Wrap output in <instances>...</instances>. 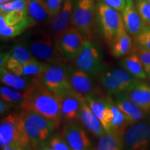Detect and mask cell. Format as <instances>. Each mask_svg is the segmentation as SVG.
Masks as SVG:
<instances>
[{
    "mask_svg": "<svg viewBox=\"0 0 150 150\" xmlns=\"http://www.w3.org/2000/svg\"><path fill=\"white\" fill-rule=\"evenodd\" d=\"M19 106L22 110H33L44 116L56 128H59L63 120L57 96L44 87L39 80L29 96Z\"/></svg>",
    "mask_w": 150,
    "mask_h": 150,
    "instance_id": "obj_1",
    "label": "cell"
},
{
    "mask_svg": "<svg viewBox=\"0 0 150 150\" xmlns=\"http://www.w3.org/2000/svg\"><path fill=\"white\" fill-rule=\"evenodd\" d=\"M0 147L3 150L31 149L21 114L11 113L1 120Z\"/></svg>",
    "mask_w": 150,
    "mask_h": 150,
    "instance_id": "obj_2",
    "label": "cell"
},
{
    "mask_svg": "<svg viewBox=\"0 0 150 150\" xmlns=\"http://www.w3.org/2000/svg\"><path fill=\"white\" fill-rule=\"evenodd\" d=\"M20 114L31 146L40 149L52 136L56 127L52 122L33 110H22Z\"/></svg>",
    "mask_w": 150,
    "mask_h": 150,
    "instance_id": "obj_3",
    "label": "cell"
},
{
    "mask_svg": "<svg viewBox=\"0 0 150 150\" xmlns=\"http://www.w3.org/2000/svg\"><path fill=\"white\" fill-rule=\"evenodd\" d=\"M27 42L33 56L37 60L50 65H65L67 62L56 45L55 38L48 33H45Z\"/></svg>",
    "mask_w": 150,
    "mask_h": 150,
    "instance_id": "obj_4",
    "label": "cell"
},
{
    "mask_svg": "<svg viewBox=\"0 0 150 150\" xmlns=\"http://www.w3.org/2000/svg\"><path fill=\"white\" fill-rule=\"evenodd\" d=\"M97 3L95 0H75L71 24L83 36L89 37L95 30Z\"/></svg>",
    "mask_w": 150,
    "mask_h": 150,
    "instance_id": "obj_5",
    "label": "cell"
},
{
    "mask_svg": "<svg viewBox=\"0 0 150 150\" xmlns=\"http://www.w3.org/2000/svg\"><path fill=\"white\" fill-rule=\"evenodd\" d=\"M96 19L103 37L110 45L123 24L122 14L100 1L97 3Z\"/></svg>",
    "mask_w": 150,
    "mask_h": 150,
    "instance_id": "obj_6",
    "label": "cell"
},
{
    "mask_svg": "<svg viewBox=\"0 0 150 150\" xmlns=\"http://www.w3.org/2000/svg\"><path fill=\"white\" fill-rule=\"evenodd\" d=\"M100 81L106 93L112 95L126 93L140 81L125 69L102 71L100 74Z\"/></svg>",
    "mask_w": 150,
    "mask_h": 150,
    "instance_id": "obj_7",
    "label": "cell"
},
{
    "mask_svg": "<svg viewBox=\"0 0 150 150\" xmlns=\"http://www.w3.org/2000/svg\"><path fill=\"white\" fill-rule=\"evenodd\" d=\"M75 66L84 71L91 77L101 74L104 70L101 50L95 43L86 39L83 49L74 61Z\"/></svg>",
    "mask_w": 150,
    "mask_h": 150,
    "instance_id": "obj_8",
    "label": "cell"
},
{
    "mask_svg": "<svg viewBox=\"0 0 150 150\" xmlns=\"http://www.w3.org/2000/svg\"><path fill=\"white\" fill-rule=\"evenodd\" d=\"M38 80L44 87L56 96L74 92L69 82L65 65H50L39 76Z\"/></svg>",
    "mask_w": 150,
    "mask_h": 150,
    "instance_id": "obj_9",
    "label": "cell"
},
{
    "mask_svg": "<svg viewBox=\"0 0 150 150\" xmlns=\"http://www.w3.org/2000/svg\"><path fill=\"white\" fill-rule=\"evenodd\" d=\"M54 38L58 48L67 62L76 59L83 49L86 40L83 35L73 26L69 27Z\"/></svg>",
    "mask_w": 150,
    "mask_h": 150,
    "instance_id": "obj_10",
    "label": "cell"
},
{
    "mask_svg": "<svg viewBox=\"0 0 150 150\" xmlns=\"http://www.w3.org/2000/svg\"><path fill=\"white\" fill-rule=\"evenodd\" d=\"M124 141L128 149H147L150 146V123L140 121L130 125L124 135Z\"/></svg>",
    "mask_w": 150,
    "mask_h": 150,
    "instance_id": "obj_11",
    "label": "cell"
},
{
    "mask_svg": "<svg viewBox=\"0 0 150 150\" xmlns=\"http://www.w3.org/2000/svg\"><path fill=\"white\" fill-rule=\"evenodd\" d=\"M67 74L71 88L75 93L86 99L95 94L91 76L75 65L67 66Z\"/></svg>",
    "mask_w": 150,
    "mask_h": 150,
    "instance_id": "obj_12",
    "label": "cell"
},
{
    "mask_svg": "<svg viewBox=\"0 0 150 150\" xmlns=\"http://www.w3.org/2000/svg\"><path fill=\"white\" fill-rule=\"evenodd\" d=\"M86 99L92 110L101 122L104 130L110 131L113 117V112L111 108L112 99L110 97L104 98L96 97L94 95L86 97Z\"/></svg>",
    "mask_w": 150,
    "mask_h": 150,
    "instance_id": "obj_13",
    "label": "cell"
},
{
    "mask_svg": "<svg viewBox=\"0 0 150 150\" xmlns=\"http://www.w3.org/2000/svg\"><path fill=\"white\" fill-rule=\"evenodd\" d=\"M63 136L72 150H88L93 147L84 129L74 122L70 123L65 127Z\"/></svg>",
    "mask_w": 150,
    "mask_h": 150,
    "instance_id": "obj_14",
    "label": "cell"
},
{
    "mask_svg": "<svg viewBox=\"0 0 150 150\" xmlns=\"http://www.w3.org/2000/svg\"><path fill=\"white\" fill-rule=\"evenodd\" d=\"M57 97L59 101L63 120L72 123L79 120L81 99L83 97L74 92L59 95Z\"/></svg>",
    "mask_w": 150,
    "mask_h": 150,
    "instance_id": "obj_15",
    "label": "cell"
},
{
    "mask_svg": "<svg viewBox=\"0 0 150 150\" xmlns=\"http://www.w3.org/2000/svg\"><path fill=\"white\" fill-rule=\"evenodd\" d=\"M114 102L126 116L129 125H134L145 117L147 113L129 98L126 93L114 95Z\"/></svg>",
    "mask_w": 150,
    "mask_h": 150,
    "instance_id": "obj_16",
    "label": "cell"
},
{
    "mask_svg": "<svg viewBox=\"0 0 150 150\" xmlns=\"http://www.w3.org/2000/svg\"><path fill=\"white\" fill-rule=\"evenodd\" d=\"M122 21L125 29L132 36H136L145 24L140 18L134 0H127V4L125 8L122 12Z\"/></svg>",
    "mask_w": 150,
    "mask_h": 150,
    "instance_id": "obj_17",
    "label": "cell"
},
{
    "mask_svg": "<svg viewBox=\"0 0 150 150\" xmlns=\"http://www.w3.org/2000/svg\"><path fill=\"white\" fill-rule=\"evenodd\" d=\"M79 120L95 136L100 138L106 132L101 122L92 110L85 98L81 99Z\"/></svg>",
    "mask_w": 150,
    "mask_h": 150,
    "instance_id": "obj_18",
    "label": "cell"
},
{
    "mask_svg": "<svg viewBox=\"0 0 150 150\" xmlns=\"http://www.w3.org/2000/svg\"><path fill=\"white\" fill-rule=\"evenodd\" d=\"M1 83L12 88L26 91L32 87L38 80V77L21 76L15 74L6 68H0Z\"/></svg>",
    "mask_w": 150,
    "mask_h": 150,
    "instance_id": "obj_19",
    "label": "cell"
},
{
    "mask_svg": "<svg viewBox=\"0 0 150 150\" xmlns=\"http://www.w3.org/2000/svg\"><path fill=\"white\" fill-rule=\"evenodd\" d=\"M50 65L48 63L35 59L24 63H9L6 65V68L21 76L39 77Z\"/></svg>",
    "mask_w": 150,
    "mask_h": 150,
    "instance_id": "obj_20",
    "label": "cell"
},
{
    "mask_svg": "<svg viewBox=\"0 0 150 150\" xmlns=\"http://www.w3.org/2000/svg\"><path fill=\"white\" fill-rule=\"evenodd\" d=\"M75 0H64L63 5L55 18L52 22V31L57 36L69 27L72 21Z\"/></svg>",
    "mask_w": 150,
    "mask_h": 150,
    "instance_id": "obj_21",
    "label": "cell"
},
{
    "mask_svg": "<svg viewBox=\"0 0 150 150\" xmlns=\"http://www.w3.org/2000/svg\"><path fill=\"white\" fill-rule=\"evenodd\" d=\"M110 45V53L113 57L115 58H121L128 55L132 50V38L125 29L124 23Z\"/></svg>",
    "mask_w": 150,
    "mask_h": 150,
    "instance_id": "obj_22",
    "label": "cell"
},
{
    "mask_svg": "<svg viewBox=\"0 0 150 150\" xmlns=\"http://www.w3.org/2000/svg\"><path fill=\"white\" fill-rule=\"evenodd\" d=\"M129 98L147 114L150 113V86L139 81L127 92Z\"/></svg>",
    "mask_w": 150,
    "mask_h": 150,
    "instance_id": "obj_23",
    "label": "cell"
},
{
    "mask_svg": "<svg viewBox=\"0 0 150 150\" xmlns=\"http://www.w3.org/2000/svg\"><path fill=\"white\" fill-rule=\"evenodd\" d=\"M120 65L138 79H146L148 76L137 52L129 54L120 61Z\"/></svg>",
    "mask_w": 150,
    "mask_h": 150,
    "instance_id": "obj_24",
    "label": "cell"
},
{
    "mask_svg": "<svg viewBox=\"0 0 150 150\" xmlns=\"http://www.w3.org/2000/svg\"><path fill=\"white\" fill-rule=\"evenodd\" d=\"M35 84L32 87L30 88L29 89L26 90V91H20V90L14 89L5 85L1 86L0 88L1 99L8 103L12 107L16 106V105L20 106L29 96Z\"/></svg>",
    "mask_w": 150,
    "mask_h": 150,
    "instance_id": "obj_25",
    "label": "cell"
},
{
    "mask_svg": "<svg viewBox=\"0 0 150 150\" xmlns=\"http://www.w3.org/2000/svg\"><path fill=\"white\" fill-rule=\"evenodd\" d=\"M125 147L124 136L115 131H106L99 138L96 149L97 150H120Z\"/></svg>",
    "mask_w": 150,
    "mask_h": 150,
    "instance_id": "obj_26",
    "label": "cell"
},
{
    "mask_svg": "<svg viewBox=\"0 0 150 150\" xmlns=\"http://www.w3.org/2000/svg\"><path fill=\"white\" fill-rule=\"evenodd\" d=\"M28 16L35 24L50 19L47 0H28Z\"/></svg>",
    "mask_w": 150,
    "mask_h": 150,
    "instance_id": "obj_27",
    "label": "cell"
},
{
    "mask_svg": "<svg viewBox=\"0 0 150 150\" xmlns=\"http://www.w3.org/2000/svg\"><path fill=\"white\" fill-rule=\"evenodd\" d=\"M35 59H36L31 53L27 42L24 41L17 43L11 49L6 65L9 63H24Z\"/></svg>",
    "mask_w": 150,
    "mask_h": 150,
    "instance_id": "obj_28",
    "label": "cell"
},
{
    "mask_svg": "<svg viewBox=\"0 0 150 150\" xmlns=\"http://www.w3.org/2000/svg\"><path fill=\"white\" fill-rule=\"evenodd\" d=\"M35 25L33 20L27 16L23 20L14 25L0 26V35L1 38H13L22 34L26 30Z\"/></svg>",
    "mask_w": 150,
    "mask_h": 150,
    "instance_id": "obj_29",
    "label": "cell"
},
{
    "mask_svg": "<svg viewBox=\"0 0 150 150\" xmlns=\"http://www.w3.org/2000/svg\"><path fill=\"white\" fill-rule=\"evenodd\" d=\"M111 108L113 112V117L110 125V131H115L124 136L128 126H130L129 122L125 114L115 104L114 100L111 102Z\"/></svg>",
    "mask_w": 150,
    "mask_h": 150,
    "instance_id": "obj_30",
    "label": "cell"
},
{
    "mask_svg": "<svg viewBox=\"0 0 150 150\" xmlns=\"http://www.w3.org/2000/svg\"><path fill=\"white\" fill-rule=\"evenodd\" d=\"M134 45L138 50H150V24L145 25L141 31L134 37Z\"/></svg>",
    "mask_w": 150,
    "mask_h": 150,
    "instance_id": "obj_31",
    "label": "cell"
},
{
    "mask_svg": "<svg viewBox=\"0 0 150 150\" xmlns=\"http://www.w3.org/2000/svg\"><path fill=\"white\" fill-rule=\"evenodd\" d=\"M40 149L45 150H69L71 149L63 136L52 135L50 139L41 147Z\"/></svg>",
    "mask_w": 150,
    "mask_h": 150,
    "instance_id": "obj_32",
    "label": "cell"
},
{
    "mask_svg": "<svg viewBox=\"0 0 150 150\" xmlns=\"http://www.w3.org/2000/svg\"><path fill=\"white\" fill-rule=\"evenodd\" d=\"M28 16L27 12L13 11L7 13L0 14V26L14 25Z\"/></svg>",
    "mask_w": 150,
    "mask_h": 150,
    "instance_id": "obj_33",
    "label": "cell"
},
{
    "mask_svg": "<svg viewBox=\"0 0 150 150\" xmlns=\"http://www.w3.org/2000/svg\"><path fill=\"white\" fill-rule=\"evenodd\" d=\"M13 11L28 13V0H11L0 4L1 13H7Z\"/></svg>",
    "mask_w": 150,
    "mask_h": 150,
    "instance_id": "obj_34",
    "label": "cell"
},
{
    "mask_svg": "<svg viewBox=\"0 0 150 150\" xmlns=\"http://www.w3.org/2000/svg\"><path fill=\"white\" fill-rule=\"evenodd\" d=\"M136 6L144 24L145 25H149L150 1L147 0H136Z\"/></svg>",
    "mask_w": 150,
    "mask_h": 150,
    "instance_id": "obj_35",
    "label": "cell"
},
{
    "mask_svg": "<svg viewBox=\"0 0 150 150\" xmlns=\"http://www.w3.org/2000/svg\"><path fill=\"white\" fill-rule=\"evenodd\" d=\"M64 0H47L50 19H54L61 10Z\"/></svg>",
    "mask_w": 150,
    "mask_h": 150,
    "instance_id": "obj_36",
    "label": "cell"
},
{
    "mask_svg": "<svg viewBox=\"0 0 150 150\" xmlns=\"http://www.w3.org/2000/svg\"><path fill=\"white\" fill-rule=\"evenodd\" d=\"M137 50V53L142 62L147 76L150 77V50Z\"/></svg>",
    "mask_w": 150,
    "mask_h": 150,
    "instance_id": "obj_37",
    "label": "cell"
},
{
    "mask_svg": "<svg viewBox=\"0 0 150 150\" xmlns=\"http://www.w3.org/2000/svg\"><path fill=\"white\" fill-rule=\"evenodd\" d=\"M101 1L121 13L122 12L127 4V0H101Z\"/></svg>",
    "mask_w": 150,
    "mask_h": 150,
    "instance_id": "obj_38",
    "label": "cell"
},
{
    "mask_svg": "<svg viewBox=\"0 0 150 150\" xmlns=\"http://www.w3.org/2000/svg\"><path fill=\"white\" fill-rule=\"evenodd\" d=\"M12 107L8 103L5 102L3 99H0V115H3L10 108Z\"/></svg>",
    "mask_w": 150,
    "mask_h": 150,
    "instance_id": "obj_39",
    "label": "cell"
},
{
    "mask_svg": "<svg viewBox=\"0 0 150 150\" xmlns=\"http://www.w3.org/2000/svg\"><path fill=\"white\" fill-rule=\"evenodd\" d=\"M9 58V52L1 53L0 56V68H6L7 61Z\"/></svg>",
    "mask_w": 150,
    "mask_h": 150,
    "instance_id": "obj_40",
    "label": "cell"
},
{
    "mask_svg": "<svg viewBox=\"0 0 150 150\" xmlns=\"http://www.w3.org/2000/svg\"><path fill=\"white\" fill-rule=\"evenodd\" d=\"M11 1V0H0V3L2 4V3L6 2V1Z\"/></svg>",
    "mask_w": 150,
    "mask_h": 150,
    "instance_id": "obj_41",
    "label": "cell"
},
{
    "mask_svg": "<svg viewBox=\"0 0 150 150\" xmlns=\"http://www.w3.org/2000/svg\"><path fill=\"white\" fill-rule=\"evenodd\" d=\"M149 123H150V117H149Z\"/></svg>",
    "mask_w": 150,
    "mask_h": 150,
    "instance_id": "obj_42",
    "label": "cell"
},
{
    "mask_svg": "<svg viewBox=\"0 0 150 150\" xmlns=\"http://www.w3.org/2000/svg\"><path fill=\"white\" fill-rule=\"evenodd\" d=\"M147 1H150V0H147Z\"/></svg>",
    "mask_w": 150,
    "mask_h": 150,
    "instance_id": "obj_43",
    "label": "cell"
}]
</instances>
